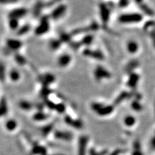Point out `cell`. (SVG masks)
<instances>
[{"label": "cell", "mask_w": 155, "mask_h": 155, "mask_svg": "<svg viewBox=\"0 0 155 155\" xmlns=\"http://www.w3.org/2000/svg\"><path fill=\"white\" fill-rule=\"evenodd\" d=\"M9 27L11 30H17L19 29V19L9 18Z\"/></svg>", "instance_id": "cell-21"}, {"label": "cell", "mask_w": 155, "mask_h": 155, "mask_svg": "<svg viewBox=\"0 0 155 155\" xmlns=\"http://www.w3.org/2000/svg\"><path fill=\"white\" fill-rule=\"evenodd\" d=\"M17 122L14 119H9L5 123V128L7 131H13L17 129Z\"/></svg>", "instance_id": "cell-16"}, {"label": "cell", "mask_w": 155, "mask_h": 155, "mask_svg": "<svg viewBox=\"0 0 155 155\" xmlns=\"http://www.w3.org/2000/svg\"><path fill=\"white\" fill-rule=\"evenodd\" d=\"M140 6V8H141V9L144 12V13H146V14H148V15H152L153 14H154V12H153V11L151 10V9L149 7V6H147L146 5V4H143V3H141V4H139Z\"/></svg>", "instance_id": "cell-31"}, {"label": "cell", "mask_w": 155, "mask_h": 155, "mask_svg": "<svg viewBox=\"0 0 155 155\" xmlns=\"http://www.w3.org/2000/svg\"><path fill=\"white\" fill-rule=\"evenodd\" d=\"M6 48L10 51H17L22 48V42L17 39H8L6 41Z\"/></svg>", "instance_id": "cell-10"}, {"label": "cell", "mask_w": 155, "mask_h": 155, "mask_svg": "<svg viewBox=\"0 0 155 155\" xmlns=\"http://www.w3.org/2000/svg\"><path fill=\"white\" fill-rule=\"evenodd\" d=\"M48 119V114H44L43 112H37L33 116V119L36 121H42Z\"/></svg>", "instance_id": "cell-25"}, {"label": "cell", "mask_w": 155, "mask_h": 155, "mask_svg": "<svg viewBox=\"0 0 155 155\" xmlns=\"http://www.w3.org/2000/svg\"><path fill=\"white\" fill-rule=\"evenodd\" d=\"M28 13V9L25 7H18L12 9L9 14V18H14V19H20L24 16L27 15Z\"/></svg>", "instance_id": "cell-8"}, {"label": "cell", "mask_w": 155, "mask_h": 155, "mask_svg": "<svg viewBox=\"0 0 155 155\" xmlns=\"http://www.w3.org/2000/svg\"><path fill=\"white\" fill-rule=\"evenodd\" d=\"M89 137L87 136H81L78 139V155H86Z\"/></svg>", "instance_id": "cell-6"}, {"label": "cell", "mask_w": 155, "mask_h": 155, "mask_svg": "<svg viewBox=\"0 0 155 155\" xmlns=\"http://www.w3.org/2000/svg\"><path fill=\"white\" fill-rule=\"evenodd\" d=\"M89 153L91 155H106V154L107 151H101V152H98V151H96L94 149H91Z\"/></svg>", "instance_id": "cell-36"}, {"label": "cell", "mask_w": 155, "mask_h": 155, "mask_svg": "<svg viewBox=\"0 0 155 155\" xmlns=\"http://www.w3.org/2000/svg\"><path fill=\"white\" fill-rule=\"evenodd\" d=\"M19 106L22 110L24 111H30L32 109V107H33V105L32 104V103L27 101H22L19 102Z\"/></svg>", "instance_id": "cell-23"}, {"label": "cell", "mask_w": 155, "mask_h": 155, "mask_svg": "<svg viewBox=\"0 0 155 155\" xmlns=\"http://www.w3.org/2000/svg\"><path fill=\"white\" fill-rule=\"evenodd\" d=\"M9 3H14L13 0H0V4H9Z\"/></svg>", "instance_id": "cell-38"}, {"label": "cell", "mask_w": 155, "mask_h": 155, "mask_svg": "<svg viewBox=\"0 0 155 155\" xmlns=\"http://www.w3.org/2000/svg\"><path fill=\"white\" fill-rule=\"evenodd\" d=\"M20 73L17 70L12 69L9 71V77L10 78L11 81L12 82H17L20 79Z\"/></svg>", "instance_id": "cell-18"}, {"label": "cell", "mask_w": 155, "mask_h": 155, "mask_svg": "<svg viewBox=\"0 0 155 155\" xmlns=\"http://www.w3.org/2000/svg\"><path fill=\"white\" fill-rule=\"evenodd\" d=\"M135 1H136V3H138L139 4H141V3H142V0H135Z\"/></svg>", "instance_id": "cell-42"}, {"label": "cell", "mask_w": 155, "mask_h": 155, "mask_svg": "<svg viewBox=\"0 0 155 155\" xmlns=\"http://www.w3.org/2000/svg\"><path fill=\"white\" fill-rule=\"evenodd\" d=\"M67 12V6L66 4H58L55 6L50 14V18L53 20H58L63 17Z\"/></svg>", "instance_id": "cell-5"}, {"label": "cell", "mask_w": 155, "mask_h": 155, "mask_svg": "<svg viewBox=\"0 0 155 155\" xmlns=\"http://www.w3.org/2000/svg\"><path fill=\"white\" fill-rule=\"evenodd\" d=\"M93 40H94V37L91 35H88L85 36L84 38L82 39L81 43L85 45H90L93 42Z\"/></svg>", "instance_id": "cell-29"}, {"label": "cell", "mask_w": 155, "mask_h": 155, "mask_svg": "<svg viewBox=\"0 0 155 155\" xmlns=\"http://www.w3.org/2000/svg\"><path fill=\"white\" fill-rule=\"evenodd\" d=\"M30 29L31 26L30 24H24L22 27H19V29L17 30V33L18 35H24L27 34L28 32H30Z\"/></svg>", "instance_id": "cell-22"}, {"label": "cell", "mask_w": 155, "mask_h": 155, "mask_svg": "<svg viewBox=\"0 0 155 155\" xmlns=\"http://www.w3.org/2000/svg\"><path fill=\"white\" fill-rule=\"evenodd\" d=\"M136 66H137V62L131 61V63H129V65L127 66L126 68L129 71H131V70H133V68H134Z\"/></svg>", "instance_id": "cell-37"}, {"label": "cell", "mask_w": 155, "mask_h": 155, "mask_svg": "<svg viewBox=\"0 0 155 155\" xmlns=\"http://www.w3.org/2000/svg\"><path fill=\"white\" fill-rule=\"evenodd\" d=\"M55 81V77L51 74H46L42 78V81L44 84L46 85V86H48V84H53ZM45 86V87H46Z\"/></svg>", "instance_id": "cell-24"}, {"label": "cell", "mask_w": 155, "mask_h": 155, "mask_svg": "<svg viewBox=\"0 0 155 155\" xmlns=\"http://www.w3.org/2000/svg\"><path fill=\"white\" fill-rule=\"evenodd\" d=\"M52 129H53V126H51V125L47 126V127H45V128L42 129V134L45 135V136H47V135L50 133Z\"/></svg>", "instance_id": "cell-35"}, {"label": "cell", "mask_w": 155, "mask_h": 155, "mask_svg": "<svg viewBox=\"0 0 155 155\" xmlns=\"http://www.w3.org/2000/svg\"><path fill=\"white\" fill-rule=\"evenodd\" d=\"M32 152L33 154L45 155L47 154V150L44 146H40V145H35L32 147Z\"/></svg>", "instance_id": "cell-14"}, {"label": "cell", "mask_w": 155, "mask_h": 155, "mask_svg": "<svg viewBox=\"0 0 155 155\" xmlns=\"http://www.w3.org/2000/svg\"><path fill=\"white\" fill-rule=\"evenodd\" d=\"M142 20V16L139 13L124 14L119 17V21L121 24H132L139 22Z\"/></svg>", "instance_id": "cell-3"}, {"label": "cell", "mask_w": 155, "mask_h": 155, "mask_svg": "<svg viewBox=\"0 0 155 155\" xmlns=\"http://www.w3.org/2000/svg\"><path fill=\"white\" fill-rule=\"evenodd\" d=\"M8 113V106L5 99H2L0 101V118L4 116Z\"/></svg>", "instance_id": "cell-17"}, {"label": "cell", "mask_w": 155, "mask_h": 155, "mask_svg": "<svg viewBox=\"0 0 155 155\" xmlns=\"http://www.w3.org/2000/svg\"><path fill=\"white\" fill-rule=\"evenodd\" d=\"M128 96H129L128 93H126V92L122 93V94H120V96L116 99V104H118L119 103L121 102L122 101H124L125 99H126V98L128 97Z\"/></svg>", "instance_id": "cell-33"}, {"label": "cell", "mask_w": 155, "mask_h": 155, "mask_svg": "<svg viewBox=\"0 0 155 155\" xmlns=\"http://www.w3.org/2000/svg\"><path fill=\"white\" fill-rule=\"evenodd\" d=\"M139 78V77L138 75L136 74V73H132V74L130 75L128 83H127L128 86L131 88H134L136 86V84H137Z\"/></svg>", "instance_id": "cell-15"}, {"label": "cell", "mask_w": 155, "mask_h": 155, "mask_svg": "<svg viewBox=\"0 0 155 155\" xmlns=\"http://www.w3.org/2000/svg\"><path fill=\"white\" fill-rule=\"evenodd\" d=\"M94 78L96 80L97 82H100L103 79H108L110 78L111 76V74L110 73V72L107 71L105 68L101 66H97L95 68L94 71Z\"/></svg>", "instance_id": "cell-4"}, {"label": "cell", "mask_w": 155, "mask_h": 155, "mask_svg": "<svg viewBox=\"0 0 155 155\" xmlns=\"http://www.w3.org/2000/svg\"><path fill=\"white\" fill-rule=\"evenodd\" d=\"M125 125L127 126H132L136 122V119L134 116H127L125 117L124 121Z\"/></svg>", "instance_id": "cell-28"}, {"label": "cell", "mask_w": 155, "mask_h": 155, "mask_svg": "<svg viewBox=\"0 0 155 155\" xmlns=\"http://www.w3.org/2000/svg\"><path fill=\"white\" fill-rule=\"evenodd\" d=\"M138 49H139V45L136 42L130 41L127 43V50H128L129 53L134 54L136 53Z\"/></svg>", "instance_id": "cell-20"}, {"label": "cell", "mask_w": 155, "mask_h": 155, "mask_svg": "<svg viewBox=\"0 0 155 155\" xmlns=\"http://www.w3.org/2000/svg\"><path fill=\"white\" fill-rule=\"evenodd\" d=\"M119 153H120L119 150H116V151H114V152H112L110 155H119Z\"/></svg>", "instance_id": "cell-39"}, {"label": "cell", "mask_w": 155, "mask_h": 155, "mask_svg": "<svg viewBox=\"0 0 155 155\" xmlns=\"http://www.w3.org/2000/svg\"><path fill=\"white\" fill-rule=\"evenodd\" d=\"M55 109L56 111H58V113L62 114V113H63L65 111H66V106H65L64 104H57V105H55V109Z\"/></svg>", "instance_id": "cell-32"}, {"label": "cell", "mask_w": 155, "mask_h": 155, "mask_svg": "<svg viewBox=\"0 0 155 155\" xmlns=\"http://www.w3.org/2000/svg\"><path fill=\"white\" fill-rule=\"evenodd\" d=\"M99 11H100V16L103 23L106 24L110 17V9L106 4L104 3H101L99 4Z\"/></svg>", "instance_id": "cell-9"}, {"label": "cell", "mask_w": 155, "mask_h": 155, "mask_svg": "<svg viewBox=\"0 0 155 155\" xmlns=\"http://www.w3.org/2000/svg\"><path fill=\"white\" fill-rule=\"evenodd\" d=\"M151 145H152L153 147L155 148V137L154 138V139L152 140V141H151Z\"/></svg>", "instance_id": "cell-41"}, {"label": "cell", "mask_w": 155, "mask_h": 155, "mask_svg": "<svg viewBox=\"0 0 155 155\" xmlns=\"http://www.w3.org/2000/svg\"><path fill=\"white\" fill-rule=\"evenodd\" d=\"M83 54L86 57H89L96 60H103L104 59V54L98 50H91L89 48L85 49Z\"/></svg>", "instance_id": "cell-7"}, {"label": "cell", "mask_w": 155, "mask_h": 155, "mask_svg": "<svg viewBox=\"0 0 155 155\" xmlns=\"http://www.w3.org/2000/svg\"><path fill=\"white\" fill-rule=\"evenodd\" d=\"M45 6V4H44L43 2H42V1H38V2L36 3V4L34 6L33 8V14L35 16H39L40 14V13H41L42 9H43L44 7Z\"/></svg>", "instance_id": "cell-19"}, {"label": "cell", "mask_w": 155, "mask_h": 155, "mask_svg": "<svg viewBox=\"0 0 155 155\" xmlns=\"http://www.w3.org/2000/svg\"><path fill=\"white\" fill-rule=\"evenodd\" d=\"M65 122L68 125L71 126L72 127L77 129H81L83 128V126H84L82 121L80 119H73L69 116H67L65 117Z\"/></svg>", "instance_id": "cell-12"}, {"label": "cell", "mask_w": 155, "mask_h": 155, "mask_svg": "<svg viewBox=\"0 0 155 155\" xmlns=\"http://www.w3.org/2000/svg\"><path fill=\"white\" fill-rule=\"evenodd\" d=\"M54 136L55 139L64 141H71L73 138V134L68 131H56L54 134Z\"/></svg>", "instance_id": "cell-13"}, {"label": "cell", "mask_w": 155, "mask_h": 155, "mask_svg": "<svg viewBox=\"0 0 155 155\" xmlns=\"http://www.w3.org/2000/svg\"><path fill=\"white\" fill-rule=\"evenodd\" d=\"M62 42L60 40H51L50 42V48L53 50H56L60 48Z\"/></svg>", "instance_id": "cell-26"}, {"label": "cell", "mask_w": 155, "mask_h": 155, "mask_svg": "<svg viewBox=\"0 0 155 155\" xmlns=\"http://www.w3.org/2000/svg\"><path fill=\"white\" fill-rule=\"evenodd\" d=\"M151 37H152L153 42H154V44L155 45V32H152V33H151Z\"/></svg>", "instance_id": "cell-40"}, {"label": "cell", "mask_w": 155, "mask_h": 155, "mask_svg": "<svg viewBox=\"0 0 155 155\" xmlns=\"http://www.w3.org/2000/svg\"><path fill=\"white\" fill-rule=\"evenodd\" d=\"M71 60L72 58L71 55L66 53L62 54L58 59V65L60 68H66L69 66L70 63H71Z\"/></svg>", "instance_id": "cell-11"}, {"label": "cell", "mask_w": 155, "mask_h": 155, "mask_svg": "<svg viewBox=\"0 0 155 155\" xmlns=\"http://www.w3.org/2000/svg\"><path fill=\"white\" fill-rule=\"evenodd\" d=\"M91 110L100 116H106L114 111L113 106L104 105L102 103L99 102H93L91 104Z\"/></svg>", "instance_id": "cell-1"}, {"label": "cell", "mask_w": 155, "mask_h": 155, "mask_svg": "<svg viewBox=\"0 0 155 155\" xmlns=\"http://www.w3.org/2000/svg\"><path fill=\"white\" fill-rule=\"evenodd\" d=\"M50 30V17L43 16L40 20V23L36 27L35 33L37 36H42Z\"/></svg>", "instance_id": "cell-2"}, {"label": "cell", "mask_w": 155, "mask_h": 155, "mask_svg": "<svg viewBox=\"0 0 155 155\" xmlns=\"http://www.w3.org/2000/svg\"><path fill=\"white\" fill-rule=\"evenodd\" d=\"M131 107L133 108L134 110L136 111H141L142 109V106H141V104L138 101H134L132 103Z\"/></svg>", "instance_id": "cell-34"}, {"label": "cell", "mask_w": 155, "mask_h": 155, "mask_svg": "<svg viewBox=\"0 0 155 155\" xmlns=\"http://www.w3.org/2000/svg\"><path fill=\"white\" fill-rule=\"evenodd\" d=\"M14 59H15V61L17 62V64H19V66H24L26 64V59L22 55L17 54L14 56Z\"/></svg>", "instance_id": "cell-30"}, {"label": "cell", "mask_w": 155, "mask_h": 155, "mask_svg": "<svg viewBox=\"0 0 155 155\" xmlns=\"http://www.w3.org/2000/svg\"><path fill=\"white\" fill-rule=\"evenodd\" d=\"M6 78V68L3 63L0 62V82H4Z\"/></svg>", "instance_id": "cell-27"}]
</instances>
